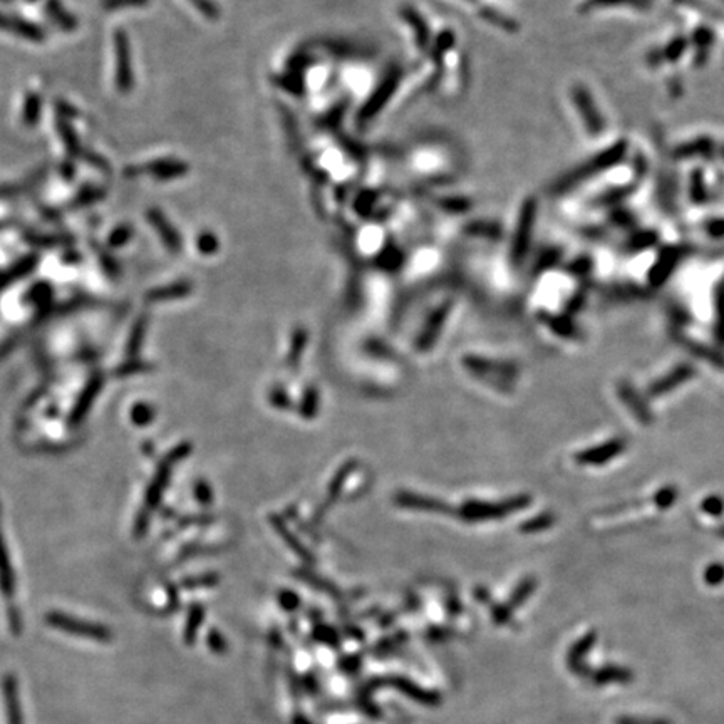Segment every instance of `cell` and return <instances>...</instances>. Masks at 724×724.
<instances>
[{"mask_svg":"<svg viewBox=\"0 0 724 724\" xmlns=\"http://www.w3.org/2000/svg\"><path fill=\"white\" fill-rule=\"evenodd\" d=\"M530 497L528 495H520V497L510 498V500L500 503H488V501H466L461 506L460 515L468 522H480V520H492L501 518L505 515L517 513L530 505Z\"/></svg>","mask_w":724,"mask_h":724,"instance_id":"1","label":"cell"},{"mask_svg":"<svg viewBox=\"0 0 724 724\" xmlns=\"http://www.w3.org/2000/svg\"><path fill=\"white\" fill-rule=\"evenodd\" d=\"M402 70L399 68H393L386 74L384 79L379 82V86L374 89L371 98L364 103V106L361 107V111L357 112V126L364 128L368 126L371 121L376 118L379 112L384 110L386 104L389 103V99L393 98L396 93L399 82H401Z\"/></svg>","mask_w":724,"mask_h":724,"instance_id":"2","label":"cell"},{"mask_svg":"<svg viewBox=\"0 0 724 724\" xmlns=\"http://www.w3.org/2000/svg\"><path fill=\"white\" fill-rule=\"evenodd\" d=\"M188 172L190 166L183 163L180 160H158L144 166H130V168H126L124 173L130 178L141 176V174H149V176L156 178V180L166 181L185 176Z\"/></svg>","mask_w":724,"mask_h":724,"instance_id":"3","label":"cell"},{"mask_svg":"<svg viewBox=\"0 0 724 724\" xmlns=\"http://www.w3.org/2000/svg\"><path fill=\"white\" fill-rule=\"evenodd\" d=\"M114 52H116V86L121 93H128L133 87V70L130 43L124 31H116L114 34Z\"/></svg>","mask_w":724,"mask_h":724,"instance_id":"4","label":"cell"},{"mask_svg":"<svg viewBox=\"0 0 724 724\" xmlns=\"http://www.w3.org/2000/svg\"><path fill=\"white\" fill-rule=\"evenodd\" d=\"M626 449V441L615 438L598 446L584 449L575 456V461L580 465H603L617 458Z\"/></svg>","mask_w":724,"mask_h":724,"instance_id":"5","label":"cell"},{"mask_svg":"<svg viewBox=\"0 0 724 724\" xmlns=\"http://www.w3.org/2000/svg\"><path fill=\"white\" fill-rule=\"evenodd\" d=\"M534 215H535V203L531 199H528L525 206L522 208V216H520L517 235H515L513 248H511V257L515 262H520L525 257L528 250V245H530V233H531V225H534Z\"/></svg>","mask_w":724,"mask_h":724,"instance_id":"6","label":"cell"},{"mask_svg":"<svg viewBox=\"0 0 724 724\" xmlns=\"http://www.w3.org/2000/svg\"><path fill=\"white\" fill-rule=\"evenodd\" d=\"M0 31L24 37V39L32 40V43H43L45 39L44 31L37 27L36 24L27 22V20L19 17H12V15H6L2 12H0Z\"/></svg>","mask_w":724,"mask_h":724,"instance_id":"7","label":"cell"},{"mask_svg":"<svg viewBox=\"0 0 724 724\" xmlns=\"http://www.w3.org/2000/svg\"><path fill=\"white\" fill-rule=\"evenodd\" d=\"M394 501L399 506H405V508L411 510H421V511H430V513H448L449 506L444 501L436 500V498L423 497V495H414L401 492L396 495Z\"/></svg>","mask_w":724,"mask_h":724,"instance_id":"8","label":"cell"},{"mask_svg":"<svg viewBox=\"0 0 724 724\" xmlns=\"http://www.w3.org/2000/svg\"><path fill=\"white\" fill-rule=\"evenodd\" d=\"M449 310H451V303L446 302V303H443V306H439L438 309H436L430 315V320H428L426 327L423 329L421 337L418 339L419 351H428V349L435 344V340L438 339L441 327L444 326V320L448 319Z\"/></svg>","mask_w":724,"mask_h":724,"instance_id":"9","label":"cell"},{"mask_svg":"<svg viewBox=\"0 0 724 724\" xmlns=\"http://www.w3.org/2000/svg\"><path fill=\"white\" fill-rule=\"evenodd\" d=\"M694 376V368L689 364H681L674 369L672 372H669L668 376L663 379L652 382L651 388H649V394L651 396H663V394L669 393L674 388L682 384V382H688L691 377Z\"/></svg>","mask_w":724,"mask_h":724,"instance_id":"10","label":"cell"},{"mask_svg":"<svg viewBox=\"0 0 724 724\" xmlns=\"http://www.w3.org/2000/svg\"><path fill=\"white\" fill-rule=\"evenodd\" d=\"M148 220H149V222H151L153 227H155V230L158 232V235H160L161 239H163L165 245L169 248V250H173V252L180 250V248H181L180 233L174 230L173 225L168 222V218H166V216L161 213L160 210H149L148 211Z\"/></svg>","mask_w":724,"mask_h":724,"instance_id":"11","label":"cell"},{"mask_svg":"<svg viewBox=\"0 0 724 724\" xmlns=\"http://www.w3.org/2000/svg\"><path fill=\"white\" fill-rule=\"evenodd\" d=\"M619 394H621L622 401L626 402V406L629 407L632 413L635 414V418H638L640 423H651L652 421L651 409H649V406L646 405V402H644V399L639 396L638 391L632 388L631 384H627V382H622V384L619 386Z\"/></svg>","mask_w":724,"mask_h":724,"instance_id":"12","label":"cell"},{"mask_svg":"<svg viewBox=\"0 0 724 724\" xmlns=\"http://www.w3.org/2000/svg\"><path fill=\"white\" fill-rule=\"evenodd\" d=\"M401 17L405 19L407 24H409L411 29H413V32L416 36V43H418L419 49H423V51L430 49V43H431L430 27L426 26V22H424V19L419 15V12L413 9V7L406 6L401 9Z\"/></svg>","mask_w":724,"mask_h":724,"instance_id":"13","label":"cell"},{"mask_svg":"<svg viewBox=\"0 0 724 724\" xmlns=\"http://www.w3.org/2000/svg\"><path fill=\"white\" fill-rule=\"evenodd\" d=\"M57 130H59L61 138H62V141H64L66 149H68L70 156L79 158L81 155H84V153H82L81 141H79L77 135L74 133L73 128H70L68 118H62L61 116L59 121H57Z\"/></svg>","mask_w":724,"mask_h":724,"instance_id":"14","label":"cell"},{"mask_svg":"<svg viewBox=\"0 0 724 724\" xmlns=\"http://www.w3.org/2000/svg\"><path fill=\"white\" fill-rule=\"evenodd\" d=\"M40 111H43V98L39 94L31 93L26 98L24 103V111H22V121L24 124L29 128L36 126L37 121L40 118Z\"/></svg>","mask_w":724,"mask_h":724,"instance_id":"15","label":"cell"},{"mask_svg":"<svg viewBox=\"0 0 724 724\" xmlns=\"http://www.w3.org/2000/svg\"><path fill=\"white\" fill-rule=\"evenodd\" d=\"M47 12L49 15H51V19L62 29V31H74V29H76V20H74V17H70L69 12L64 10V7L61 6L59 0H49Z\"/></svg>","mask_w":724,"mask_h":724,"instance_id":"16","label":"cell"},{"mask_svg":"<svg viewBox=\"0 0 724 724\" xmlns=\"http://www.w3.org/2000/svg\"><path fill=\"white\" fill-rule=\"evenodd\" d=\"M595 638H597V635H595V632H590V634H587L584 639L578 640L577 646L573 647L572 651H570V664L577 663L575 668H573V669H575L577 674H582V669H585L584 664H582V659H584V656L590 651V649H592L594 642H595Z\"/></svg>","mask_w":724,"mask_h":724,"instance_id":"17","label":"cell"},{"mask_svg":"<svg viewBox=\"0 0 724 724\" xmlns=\"http://www.w3.org/2000/svg\"><path fill=\"white\" fill-rule=\"evenodd\" d=\"M273 84L292 96H302L306 93V84H303L302 77L295 73L284 74V76H276L273 77Z\"/></svg>","mask_w":724,"mask_h":724,"instance_id":"18","label":"cell"},{"mask_svg":"<svg viewBox=\"0 0 724 724\" xmlns=\"http://www.w3.org/2000/svg\"><path fill=\"white\" fill-rule=\"evenodd\" d=\"M465 232L473 236H483V239H500L501 230L498 225L492 222H472L465 225Z\"/></svg>","mask_w":724,"mask_h":724,"instance_id":"19","label":"cell"},{"mask_svg":"<svg viewBox=\"0 0 724 724\" xmlns=\"http://www.w3.org/2000/svg\"><path fill=\"white\" fill-rule=\"evenodd\" d=\"M455 45V34H453L451 31H444L441 32V34L438 36V39L435 40V44H432V47L430 49V54L432 57V61L435 62H439L443 61L444 54H446L449 49Z\"/></svg>","mask_w":724,"mask_h":724,"instance_id":"20","label":"cell"},{"mask_svg":"<svg viewBox=\"0 0 724 724\" xmlns=\"http://www.w3.org/2000/svg\"><path fill=\"white\" fill-rule=\"evenodd\" d=\"M436 203H438V206L441 208V210L448 211V213H466V211L472 210V206H473L472 199L465 198V197L439 198Z\"/></svg>","mask_w":724,"mask_h":724,"instance_id":"21","label":"cell"},{"mask_svg":"<svg viewBox=\"0 0 724 724\" xmlns=\"http://www.w3.org/2000/svg\"><path fill=\"white\" fill-rule=\"evenodd\" d=\"M629 679H632V674L629 671H626V669H617V668L602 669V671H598L594 676V682L598 686L607 684V682H614V681L626 682Z\"/></svg>","mask_w":724,"mask_h":724,"instance_id":"22","label":"cell"},{"mask_svg":"<svg viewBox=\"0 0 724 724\" xmlns=\"http://www.w3.org/2000/svg\"><path fill=\"white\" fill-rule=\"evenodd\" d=\"M356 466H357L356 461H349V463H345L342 468H340V472L337 473V476L334 478V481H332V485L329 486V503L335 500L337 495H339L340 490H342L344 480L354 472V468H356Z\"/></svg>","mask_w":724,"mask_h":724,"instance_id":"23","label":"cell"},{"mask_svg":"<svg viewBox=\"0 0 724 724\" xmlns=\"http://www.w3.org/2000/svg\"><path fill=\"white\" fill-rule=\"evenodd\" d=\"M555 522V517L552 513H542L538 517L530 518L522 525V531L525 534H535V531H542L545 528H550Z\"/></svg>","mask_w":724,"mask_h":724,"instance_id":"24","label":"cell"},{"mask_svg":"<svg viewBox=\"0 0 724 724\" xmlns=\"http://www.w3.org/2000/svg\"><path fill=\"white\" fill-rule=\"evenodd\" d=\"M379 267L384 270H396L399 265L402 264V253L394 247H388L384 252L381 253V257L377 259Z\"/></svg>","mask_w":724,"mask_h":724,"instance_id":"25","label":"cell"},{"mask_svg":"<svg viewBox=\"0 0 724 724\" xmlns=\"http://www.w3.org/2000/svg\"><path fill=\"white\" fill-rule=\"evenodd\" d=\"M272 520H273V527H276V530L278 531V534L284 536V540L287 542V545H289V547L292 548L294 552H297L299 555L303 557V559H307V557H309V555H307V553H306V548H303L302 545L294 538L292 534H290V531L287 530L285 525H284V522H280V520L276 518V517H273Z\"/></svg>","mask_w":724,"mask_h":724,"instance_id":"26","label":"cell"},{"mask_svg":"<svg viewBox=\"0 0 724 724\" xmlns=\"http://www.w3.org/2000/svg\"><path fill=\"white\" fill-rule=\"evenodd\" d=\"M481 17L486 20V22L493 24V26L500 27V29H505V31H515V22L511 19H506L503 17V15L500 14V12H495L492 9H483L481 10Z\"/></svg>","mask_w":724,"mask_h":724,"instance_id":"27","label":"cell"},{"mask_svg":"<svg viewBox=\"0 0 724 724\" xmlns=\"http://www.w3.org/2000/svg\"><path fill=\"white\" fill-rule=\"evenodd\" d=\"M103 197H104V190H101V188H87V190H82L81 193H79L77 197L74 198L73 206H74V208H79V206L91 205V203H96V202H98V199H101Z\"/></svg>","mask_w":724,"mask_h":724,"instance_id":"28","label":"cell"},{"mask_svg":"<svg viewBox=\"0 0 724 724\" xmlns=\"http://www.w3.org/2000/svg\"><path fill=\"white\" fill-rule=\"evenodd\" d=\"M677 500V488L676 486H664L654 495V503L659 508H669Z\"/></svg>","mask_w":724,"mask_h":724,"instance_id":"29","label":"cell"},{"mask_svg":"<svg viewBox=\"0 0 724 724\" xmlns=\"http://www.w3.org/2000/svg\"><path fill=\"white\" fill-rule=\"evenodd\" d=\"M306 344H307V334L302 331V329H299V331L294 334L292 349H290V356H289L290 364H295V362L299 361V357H301V354L303 351V347H306Z\"/></svg>","mask_w":724,"mask_h":724,"instance_id":"30","label":"cell"},{"mask_svg":"<svg viewBox=\"0 0 724 724\" xmlns=\"http://www.w3.org/2000/svg\"><path fill=\"white\" fill-rule=\"evenodd\" d=\"M317 401H319L317 391H315L314 388H310L309 391H307L306 398H303V402H302L303 418H314L315 411H317V406H319Z\"/></svg>","mask_w":724,"mask_h":724,"instance_id":"31","label":"cell"},{"mask_svg":"<svg viewBox=\"0 0 724 724\" xmlns=\"http://www.w3.org/2000/svg\"><path fill=\"white\" fill-rule=\"evenodd\" d=\"M704 582L707 585H719L724 582V565L713 564L706 568Z\"/></svg>","mask_w":724,"mask_h":724,"instance_id":"32","label":"cell"},{"mask_svg":"<svg viewBox=\"0 0 724 724\" xmlns=\"http://www.w3.org/2000/svg\"><path fill=\"white\" fill-rule=\"evenodd\" d=\"M148 0H101L103 9L106 10H116V9H124V7H141L146 6Z\"/></svg>","mask_w":724,"mask_h":724,"instance_id":"33","label":"cell"},{"mask_svg":"<svg viewBox=\"0 0 724 724\" xmlns=\"http://www.w3.org/2000/svg\"><path fill=\"white\" fill-rule=\"evenodd\" d=\"M198 250L202 253H205V255H210V253L216 252V248H218V239L213 235V233H203V235L198 236Z\"/></svg>","mask_w":724,"mask_h":724,"instance_id":"34","label":"cell"},{"mask_svg":"<svg viewBox=\"0 0 724 724\" xmlns=\"http://www.w3.org/2000/svg\"><path fill=\"white\" fill-rule=\"evenodd\" d=\"M701 506L702 511L711 515V517H719L724 511V501L719 497H707Z\"/></svg>","mask_w":724,"mask_h":724,"instance_id":"35","label":"cell"},{"mask_svg":"<svg viewBox=\"0 0 724 724\" xmlns=\"http://www.w3.org/2000/svg\"><path fill=\"white\" fill-rule=\"evenodd\" d=\"M131 235H133L131 228L128 227V225H123V227H118L114 232L111 233L110 243L114 245V247H119V245L126 243V241L131 239Z\"/></svg>","mask_w":724,"mask_h":724,"instance_id":"36","label":"cell"},{"mask_svg":"<svg viewBox=\"0 0 724 724\" xmlns=\"http://www.w3.org/2000/svg\"><path fill=\"white\" fill-rule=\"evenodd\" d=\"M552 329L555 332H559L560 335L564 337H575V334H578V331L575 327L572 326V324L568 322V320H559V319H552L550 322Z\"/></svg>","mask_w":724,"mask_h":724,"instance_id":"37","label":"cell"},{"mask_svg":"<svg viewBox=\"0 0 724 724\" xmlns=\"http://www.w3.org/2000/svg\"><path fill=\"white\" fill-rule=\"evenodd\" d=\"M344 112H345V103L339 104V106H335L334 110H332L331 112H329V114L326 116V118L322 119V123H320V126H324V128H334L335 124L339 123L340 119H342Z\"/></svg>","mask_w":724,"mask_h":724,"instance_id":"38","label":"cell"},{"mask_svg":"<svg viewBox=\"0 0 724 724\" xmlns=\"http://www.w3.org/2000/svg\"><path fill=\"white\" fill-rule=\"evenodd\" d=\"M718 339L724 342V295L719 297L718 302Z\"/></svg>","mask_w":724,"mask_h":724,"instance_id":"39","label":"cell"},{"mask_svg":"<svg viewBox=\"0 0 724 724\" xmlns=\"http://www.w3.org/2000/svg\"><path fill=\"white\" fill-rule=\"evenodd\" d=\"M619 724H665V723H656V721H638V719H621Z\"/></svg>","mask_w":724,"mask_h":724,"instance_id":"40","label":"cell"},{"mask_svg":"<svg viewBox=\"0 0 724 724\" xmlns=\"http://www.w3.org/2000/svg\"><path fill=\"white\" fill-rule=\"evenodd\" d=\"M718 535L721 536V538H724V525H721L718 528Z\"/></svg>","mask_w":724,"mask_h":724,"instance_id":"41","label":"cell"}]
</instances>
